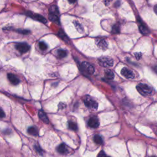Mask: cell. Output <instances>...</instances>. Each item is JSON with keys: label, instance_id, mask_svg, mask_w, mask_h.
<instances>
[{"label": "cell", "instance_id": "6da1fadb", "mask_svg": "<svg viewBox=\"0 0 157 157\" xmlns=\"http://www.w3.org/2000/svg\"><path fill=\"white\" fill-rule=\"evenodd\" d=\"M136 88L139 93L144 96H150L154 93V89L144 83H139Z\"/></svg>", "mask_w": 157, "mask_h": 157}, {"label": "cell", "instance_id": "7a4b0ae2", "mask_svg": "<svg viewBox=\"0 0 157 157\" xmlns=\"http://www.w3.org/2000/svg\"><path fill=\"white\" fill-rule=\"evenodd\" d=\"M98 63L101 66L109 67L114 65V60L109 56H102L98 59Z\"/></svg>", "mask_w": 157, "mask_h": 157}, {"label": "cell", "instance_id": "3957f363", "mask_svg": "<svg viewBox=\"0 0 157 157\" xmlns=\"http://www.w3.org/2000/svg\"><path fill=\"white\" fill-rule=\"evenodd\" d=\"M83 102H84V104L86 107H88V109L93 110V111H96L98 109V106L97 102L95 101L90 96H86L85 98L84 99Z\"/></svg>", "mask_w": 157, "mask_h": 157}, {"label": "cell", "instance_id": "277c9868", "mask_svg": "<svg viewBox=\"0 0 157 157\" xmlns=\"http://www.w3.org/2000/svg\"><path fill=\"white\" fill-rule=\"evenodd\" d=\"M81 67L82 71L87 74H93L95 72V68L93 66L87 61L82 62L81 65Z\"/></svg>", "mask_w": 157, "mask_h": 157}, {"label": "cell", "instance_id": "5b68a950", "mask_svg": "<svg viewBox=\"0 0 157 157\" xmlns=\"http://www.w3.org/2000/svg\"><path fill=\"white\" fill-rule=\"evenodd\" d=\"M15 48H16V49L19 52H20L21 54H24L30 50V47L26 43H20L15 45Z\"/></svg>", "mask_w": 157, "mask_h": 157}, {"label": "cell", "instance_id": "8992f818", "mask_svg": "<svg viewBox=\"0 0 157 157\" xmlns=\"http://www.w3.org/2000/svg\"><path fill=\"white\" fill-rule=\"evenodd\" d=\"M121 74L125 78H129V79H132V78L135 77L134 73L132 70L127 68V67H123L121 71Z\"/></svg>", "mask_w": 157, "mask_h": 157}, {"label": "cell", "instance_id": "52a82bcc", "mask_svg": "<svg viewBox=\"0 0 157 157\" xmlns=\"http://www.w3.org/2000/svg\"><path fill=\"white\" fill-rule=\"evenodd\" d=\"M27 15H28V16H30V17L33 18L36 20L39 21V22H41V23H47V22H48V21H47V20L45 19V18H44L43 16H42L41 15H39V14H33L31 12H28L27 14Z\"/></svg>", "mask_w": 157, "mask_h": 157}, {"label": "cell", "instance_id": "ba28073f", "mask_svg": "<svg viewBox=\"0 0 157 157\" xmlns=\"http://www.w3.org/2000/svg\"><path fill=\"white\" fill-rule=\"evenodd\" d=\"M88 126L91 128H98L99 125V122L98 118L96 117H93L90 118L88 122Z\"/></svg>", "mask_w": 157, "mask_h": 157}, {"label": "cell", "instance_id": "9c48e42d", "mask_svg": "<svg viewBox=\"0 0 157 157\" xmlns=\"http://www.w3.org/2000/svg\"><path fill=\"white\" fill-rule=\"evenodd\" d=\"M96 44L99 49L104 50L107 49L108 47L107 42L103 39H97L96 40Z\"/></svg>", "mask_w": 157, "mask_h": 157}, {"label": "cell", "instance_id": "30bf717a", "mask_svg": "<svg viewBox=\"0 0 157 157\" xmlns=\"http://www.w3.org/2000/svg\"><path fill=\"white\" fill-rule=\"evenodd\" d=\"M8 79L9 80V81L10 82V83H11L12 84H13V85H16L19 84V82H20V80L19 79V78L13 74H8Z\"/></svg>", "mask_w": 157, "mask_h": 157}, {"label": "cell", "instance_id": "8fae6325", "mask_svg": "<svg viewBox=\"0 0 157 157\" xmlns=\"http://www.w3.org/2000/svg\"><path fill=\"white\" fill-rule=\"evenodd\" d=\"M57 151H58V152H59L61 154H67V149L66 145L65 144H60L58 147H57Z\"/></svg>", "mask_w": 157, "mask_h": 157}, {"label": "cell", "instance_id": "7c38bea8", "mask_svg": "<svg viewBox=\"0 0 157 157\" xmlns=\"http://www.w3.org/2000/svg\"><path fill=\"white\" fill-rule=\"evenodd\" d=\"M39 118L42 120V121L44 122L45 123H49V118L48 117H47L46 114L43 111H39Z\"/></svg>", "mask_w": 157, "mask_h": 157}, {"label": "cell", "instance_id": "4fadbf2b", "mask_svg": "<svg viewBox=\"0 0 157 157\" xmlns=\"http://www.w3.org/2000/svg\"><path fill=\"white\" fill-rule=\"evenodd\" d=\"M28 133L30 135L34 136H38V134H39L38 129L34 127H30L28 129Z\"/></svg>", "mask_w": 157, "mask_h": 157}, {"label": "cell", "instance_id": "5bb4252c", "mask_svg": "<svg viewBox=\"0 0 157 157\" xmlns=\"http://www.w3.org/2000/svg\"><path fill=\"white\" fill-rule=\"evenodd\" d=\"M139 30H140V32L144 35H148L149 34V33H150L149 29L144 25H140Z\"/></svg>", "mask_w": 157, "mask_h": 157}, {"label": "cell", "instance_id": "9a60e30c", "mask_svg": "<svg viewBox=\"0 0 157 157\" xmlns=\"http://www.w3.org/2000/svg\"><path fill=\"white\" fill-rule=\"evenodd\" d=\"M49 18L50 20L52 21V22L56 23L58 24L60 23L59 18L58 17V15H56L53 14H50L49 15Z\"/></svg>", "mask_w": 157, "mask_h": 157}, {"label": "cell", "instance_id": "2e32d148", "mask_svg": "<svg viewBox=\"0 0 157 157\" xmlns=\"http://www.w3.org/2000/svg\"><path fill=\"white\" fill-rule=\"evenodd\" d=\"M49 12H50V14H53L56 15H59V9L56 6H55V5H52V6H50L49 9Z\"/></svg>", "mask_w": 157, "mask_h": 157}, {"label": "cell", "instance_id": "e0dca14e", "mask_svg": "<svg viewBox=\"0 0 157 157\" xmlns=\"http://www.w3.org/2000/svg\"><path fill=\"white\" fill-rule=\"evenodd\" d=\"M67 55V51L65 50H63V49H59L58 51H57V55L59 57L60 59H63L66 57Z\"/></svg>", "mask_w": 157, "mask_h": 157}, {"label": "cell", "instance_id": "ac0fdd59", "mask_svg": "<svg viewBox=\"0 0 157 157\" xmlns=\"http://www.w3.org/2000/svg\"><path fill=\"white\" fill-rule=\"evenodd\" d=\"M93 140L95 141V143L98 145H101L103 143V138L99 135H95L93 138Z\"/></svg>", "mask_w": 157, "mask_h": 157}, {"label": "cell", "instance_id": "d6986e66", "mask_svg": "<svg viewBox=\"0 0 157 157\" xmlns=\"http://www.w3.org/2000/svg\"><path fill=\"white\" fill-rule=\"evenodd\" d=\"M105 77L107 79L112 80L114 78V72L111 70H107L105 72Z\"/></svg>", "mask_w": 157, "mask_h": 157}, {"label": "cell", "instance_id": "ffe728a7", "mask_svg": "<svg viewBox=\"0 0 157 157\" xmlns=\"http://www.w3.org/2000/svg\"><path fill=\"white\" fill-rule=\"evenodd\" d=\"M73 23H74V24L75 25V27L77 29V30L78 31V32L81 33H82L83 32V28L82 27V25L78 22H77V21H74V22Z\"/></svg>", "mask_w": 157, "mask_h": 157}, {"label": "cell", "instance_id": "44dd1931", "mask_svg": "<svg viewBox=\"0 0 157 157\" xmlns=\"http://www.w3.org/2000/svg\"><path fill=\"white\" fill-rule=\"evenodd\" d=\"M112 33L113 34H118L120 33V27L117 24L114 25L112 28Z\"/></svg>", "mask_w": 157, "mask_h": 157}, {"label": "cell", "instance_id": "7402d4cb", "mask_svg": "<svg viewBox=\"0 0 157 157\" xmlns=\"http://www.w3.org/2000/svg\"><path fill=\"white\" fill-rule=\"evenodd\" d=\"M68 127L70 129L72 130H77V124L74 123V122H69L68 123Z\"/></svg>", "mask_w": 157, "mask_h": 157}, {"label": "cell", "instance_id": "603a6c76", "mask_svg": "<svg viewBox=\"0 0 157 157\" xmlns=\"http://www.w3.org/2000/svg\"><path fill=\"white\" fill-rule=\"evenodd\" d=\"M39 47L41 50H45L48 49V45H47L44 42H40L39 43Z\"/></svg>", "mask_w": 157, "mask_h": 157}, {"label": "cell", "instance_id": "cb8c5ba5", "mask_svg": "<svg viewBox=\"0 0 157 157\" xmlns=\"http://www.w3.org/2000/svg\"><path fill=\"white\" fill-rule=\"evenodd\" d=\"M59 36H60L61 38H62L63 40H67V38L66 35L65 34V33L63 32V31H61V30H60L59 31Z\"/></svg>", "mask_w": 157, "mask_h": 157}, {"label": "cell", "instance_id": "d4e9b609", "mask_svg": "<svg viewBox=\"0 0 157 157\" xmlns=\"http://www.w3.org/2000/svg\"><path fill=\"white\" fill-rule=\"evenodd\" d=\"M17 32H18L19 33L22 34H28V33H30V31L27 30H21V29H18L16 30Z\"/></svg>", "mask_w": 157, "mask_h": 157}, {"label": "cell", "instance_id": "484cf974", "mask_svg": "<svg viewBox=\"0 0 157 157\" xmlns=\"http://www.w3.org/2000/svg\"><path fill=\"white\" fill-rule=\"evenodd\" d=\"M5 117V113L3 111V109L0 108V118H3Z\"/></svg>", "mask_w": 157, "mask_h": 157}, {"label": "cell", "instance_id": "4316f807", "mask_svg": "<svg viewBox=\"0 0 157 157\" xmlns=\"http://www.w3.org/2000/svg\"><path fill=\"white\" fill-rule=\"evenodd\" d=\"M134 55H135L136 58V59L138 60H139L141 58V56H142V54H141L140 53H136Z\"/></svg>", "mask_w": 157, "mask_h": 157}, {"label": "cell", "instance_id": "83f0119b", "mask_svg": "<svg viewBox=\"0 0 157 157\" xmlns=\"http://www.w3.org/2000/svg\"><path fill=\"white\" fill-rule=\"evenodd\" d=\"M111 1L112 0H103V2L106 6H108V5L110 4V3L111 2Z\"/></svg>", "mask_w": 157, "mask_h": 157}, {"label": "cell", "instance_id": "f1b7e54d", "mask_svg": "<svg viewBox=\"0 0 157 157\" xmlns=\"http://www.w3.org/2000/svg\"><path fill=\"white\" fill-rule=\"evenodd\" d=\"M105 156H106V154H105V153H104L103 151H101V152L99 154V155H98V157H105Z\"/></svg>", "mask_w": 157, "mask_h": 157}, {"label": "cell", "instance_id": "f546056e", "mask_svg": "<svg viewBox=\"0 0 157 157\" xmlns=\"http://www.w3.org/2000/svg\"><path fill=\"white\" fill-rule=\"evenodd\" d=\"M35 149H36V151H37L38 153L42 154V150H41V149L40 147H36V146H35Z\"/></svg>", "mask_w": 157, "mask_h": 157}, {"label": "cell", "instance_id": "4dcf8cb0", "mask_svg": "<svg viewBox=\"0 0 157 157\" xmlns=\"http://www.w3.org/2000/svg\"><path fill=\"white\" fill-rule=\"evenodd\" d=\"M115 5H116V7L119 6L120 5V2L119 1H117L116 3V4H115Z\"/></svg>", "mask_w": 157, "mask_h": 157}, {"label": "cell", "instance_id": "1f68e13d", "mask_svg": "<svg viewBox=\"0 0 157 157\" xmlns=\"http://www.w3.org/2000/svg\"><path fill=\"white\" fill-rule=\"evenodd\" d=\"M76 1V0H68V2L71 4H72V3H74Z\"/></svg>", "mask_w": 157, "mask_h": 157}, {"label": "cell", "instance_id": "d6a6232c", "mask_svg": "<svg viewBox=\"0 0 157 157\" xmlns=\"http://www.w3.org/2000/svg\"><path fill=\"white\" fill-rule=\"evenodd\" d=\"M105 157H109V156H105Z\"/></svg>", "mask_w": 157, "mask_h": 157}, {"label": "cell", "instance_id": "836d02e7", "mask_svg": "<svg viewBox=\"0 0 157 157\" xmlns=\"http://www.w3.org/2000/svg\"><path fill=\"white\" fill-rule=\"evenodd\" d=\"M152 157H155V156H152Z\"/></svg>", "mask_w": 157, "mask_h": 157}]
</instances>
